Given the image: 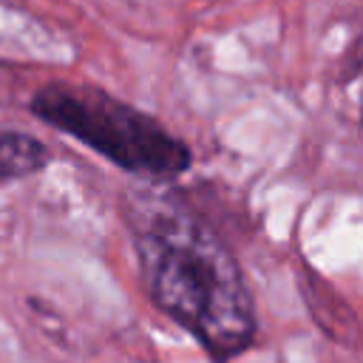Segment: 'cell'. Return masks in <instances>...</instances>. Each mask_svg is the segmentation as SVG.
<instances>
[{
	"mask_svg": "<svg viewBox=\"0 0 363 363\" xmlns=\"http://www.w3.org/2000/svg\"><path fill=\"white\" fill-rule=\"evenodd\" d=\"M28 111L116 167L150 182L179 179L193 164V150L184 139L170 133L156 116L96 85L48 82L34 91Z\"/></svg>",
	"mask_w": 363,
	"mask_h": 363,
	"instance_id": "obj_2",
	"label": "cell"
},
{
	"mask_svg": "<svg viewBox=\"0 0 363 363\" xmlns=\"http://www.w3.org/2000/svg\"><path fill=\"white\" fill-rule=\"evenodd\" d=\"M122 213L153 306L221 363L247 352L258 329L255 303L224 238L176 193H128Z\"/></svg>",
	"mask_w": 363,
	"mask_h": 363,
	"instance_id": "obj_1",
	"label": "cell"
},
{
	"mask_svg": "<svg viewBox=\"0 0 363 363\" xmlns=\"http://www.w3.org/2000/svg\"><path fill=\"white\" fill-rule=\"evenodd\" d=\"M51 153L45 142L23 130H3L0 133V182L26 179L40 173L48 164Z\"/></svg>",
	"mask_w": 363,
	"mask_h": 363,
	"instance_id": "obj_3",
	"label": "cell"
}]
</instances>
